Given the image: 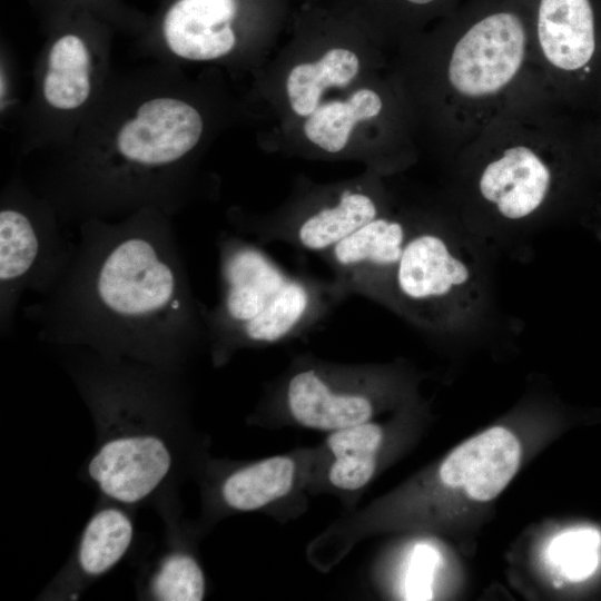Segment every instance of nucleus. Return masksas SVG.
<instances>
[{
	"instance_id": "obj_1",
	"label": "nucleus",
	"mask_w": 601,
	"mask_h": 601,
	"mask_svg": "<svg viewBox=\"0 0 601 601\" xmlns=\"http://www.w3.org/2000/svg\"><path fill=\"white\" fill-rule=\"evenodd\" d=\"M31 312L46 341L158 368L207 343L203 305L156 207L118 224L83 223L63 276Z\"/></svg>"
},
{
	"instance_id": "obj_2",
	"label": "nucleus",
	"mask_w": 601,
	"mask_h": 601,
	"mask_svg": "<svg viewBox=\"0 0 601 601\" xmlns=\"http://www.w3.org/2000/svg\"><path fill=\"white\" fill-rule=\"evenodd\" d=\"M219 297L203 305L214 363L243 348L283 343L323 323L344 300L331 278L289 273L254 240L223 234L217 240Z\"/></svg>"
},
{
	"instance_id": "obj_3",
	"label": "nucleus",
	"mask_w": 601,
	"mask_h": 601,
	"mask_svg": "<svg viewBox=\"0 0 601 601\" xmlns=\"http://www.w3.org/2000/svg\"><path fill=\"white\" fill-rule=\"evenodd\" d=\"M204 122L199 111L175 97L141 104L118 128L112 146L96 165L102 185L138 188L179 164L199 142Z\"/></svg>"
},
{
	"instance_id": "obj_4",
	"label": "nucleus",
	"mask_w": 601,
	"mask_h": 601,
	"mask_svg": "<svg viewBox=\"0 0 601 601\" xmlns=\"http://www.w3.org/2000/svg\"><path fill=\"white\" fill-rule=\"evenodd\" d=\"M384 380L374 366L336 364L305 355L296 358L270 390V398L297 424L337 431L371 421Z\"/></svg>"
},
{
	"instance_id": "obj_5",
	"label": "nucleus",
	"mask_w": 601,
	"mask_h": 601,
	"mask_svg": "<svg viewBox=\"0 0 601 601\" xmlns=\"http://www.w3.org/2000/svg\"><path fill=\"white\" fill-rule=\"evenodd\" d=\"M23 207L0 210V318L1 329L11 326L26 290L48 295L63 276L75 246L57 225Z\"/></svg>"
},
{
	"instance_id": "obj_6",
	"label": "nucleus",
	"mask_w": 601,
	"mask_h": 601,
	"mask_svg": "<svg viewBox=\"0 0 601 601\" xmlns=\"http://www.w3.org/2000/svg\"><path fill=\"white\" fill-rule=\"evenodd\" d=\"M304 203L268 217L243 221L239 231L262 246L283 244L322 256L382 215L377 199L363 186H345Z\"/></svg>"
},
{
	"instance_id": "obj_7",
	"label": "nucleus",
	"mask_w": 601,
	"mask_h": 601,
	"mask_svg": "<svg viewBox=\"0 0 601 601\" xmlns=\"http://www.w3.org/2000/svg\"><path fill=\"white\" fill-rule=\"evenodd\" d=\"M408 229L400 219L381 215L321 256L343 300L357 295L390 305L395 272L413 234Z\"/></svg>"
},
{
	"instance_id": "obj_8",
	"label": "nucleus",
	"mask_w": 601,
	"mask_h": 601,
	"mask_svg": "<svg viewBox=\"0 0 601 601\" xmlns=\"http://www.w3.org/2000/svg\"><path fill=\"white\" fill-rule=\"evenodd\" d=\"M524 28L515 14L489 16L456 43L450 61V81L465 96L493 93L515 76L524 57Z\"/></svg>"
},
{
	"instance_id": "obj_9",
	"label": "nucleus",
	"mask_w": 601,
	"mask_h": 601,
	"mask_svg": "<svg viewBox=\"0 0 601 601\" xmlns=\"http://www.w3.org/2000/svg\"><path fill=\"white\" fill-rule=\"evenodd\" d=\"M469 278L466 264L452 253L442 235L413 233L397 265L388 306L426 326L435 308Z\"/></svg>"
},
{
	"instance_id": "obj_10",
	"label": "nucleus",
	"mask_w": 601,
	"mask_h": 601,
	"mask_svg": "<svg viewBox=\"0 0 601 601\" xmlns=\"http://www.w3.org/2000/svg\"><path fill=\"white\" fill-rule=\"evenodd\" d=\"M171 466V450L160 435L124 431L99 445L88 462L87 473L105 496L135 504L161 485Z\"/></svg>"
},
{
	"instance_id": "obj_11",
	"label": "nucleus",
	"mask_w": 601,
	"mask_h": 601,
	"mask_svg": "<svg viewBox=\"0 0 601 601\" xmlns=\"http://www.w3.org/2000/svg\"><path fill=\"white\" fill-rule=\"evenodd\" d=\"M249 6L250 0H169L159 17V33L179 58L218 59L235 48Z\"/></svg>"
},
{
	"instance_id": "obj_12",
	"label": "nucleus",
	"mask_w": 601,
	"mask_h": 601,
	"mask_svg": "<svg viewBox=\"0 0 601 601\" xmlns=\"http://www.w3.org/2000/svg\"><path fill=\"white\" fill-rule=\"evenodd\" d=\"M521 454L518 437L503 426H494L456 446L442 462L439 477L444 486L486 502L513 479Z\"/></svg>"
},
{
	"instance_id": "obj_13",
	"label": "nucleus",
	"mask_w": 601,
	"mask_h": 601,
	"mask_svg": "<svg viewBox=\"0 0 601 601\" xmlns=\"http://www.w3.org/2000/svg\"><path fill=\"white\" fill-rule=\"evenodd\" d=\"M538 33L546 59L564 71L592 73L598 50L595 16L590 0H541Z\"/></svg>"
},
{
	"instance_id": "obj_14",
	"label": "nucleus",
	"mask_w": 601,
	"mask_h": 601,
	"mask_svg": "<svg viewBox=\"0 0 601 601\" xmlns=\"http://www.w3.org/2000/svg\"><path fill=\"white\" fill-rule=\"evenodd\" d=\"M550 171L529 148L519 146L504 151L484 169L480 179L482 196L509 219L532 214L544 200L550 187Z\"/></svg>"
},
{
	"instance_id": "obj_15",
	"label": "nucleus",
	"mask_w": 601,
	"mask_h": 601,
	"mask_svg": "<svg viewBox=\"0 0 601 601\" xmlns=\"http://www.w3.org/2000/svg\"><path fill=\"white\" fill-rule=\"evenodd\" d=\"M92 58L85 37L76 27L63 29L52 41L42 79L48 106L69 111L88 100L92 88Z\"/></svg>"
},
{
	"instance_id": "obj_16",
	"label": "nucleus",
	"mask_w": 601,
	"mask_h": 601,
	"mask_svg": "<svg viewBox=\"0 0 601 601\" xmlns=\"http://www.w3.org/2000/svg\"><path fill=\"white\" fill-rule=\"evenodd\" d=\"M296 461L276 455L235 470L220 487L225 504L236 511H255L287 495L296 479Z\"/></svg>"
},
{
	"instance_id": "obj_17",
	"label": "nucleus",
	"mask_w": 601,
	"mask_h": 601,
	"mask_svg": "<svg viewBox=\"0 0 601 601\" xmlns=\"http://www.w3.org/2000/svg\"><path fill=\"white\" fill-rule=\"evenodd\" d=\"M383 440L382 427L371 421L332 432L327 439L333 456L329 483L345 491L365 486L376 471Z\"/></svg>"
},
{
	"instance_id": "obj_18",
	"label": "nucleus",
	"mask_w": 601,
	"mask_h": 601,
	"mask_svg": "<svg viewBox=\"0 0 601 601\" xmlns=\"http://www.w3.org/2000/svg\"><path fill=\"white\" fill-rule=\"evenodd\" d=\"M358 71V57L345 48H333L316 61L296 65L286 79V92L293 111L308 117L321 105L326 89L347 86Z\"/></svg>"
},
{
	"instance_id": "obj_19",
	"label": "nucleus",
	"mask_w": 601,
	"mask_h": 601,
	"mask_svg": "<svg viewBox=\"0 0 601 601\" xmlns=\"http://www.w3.org/2000/svg\"><path fill=\"white\" fill-rule=\"evenodd\" d=\"M134 536V524L117 508L98 510L81 534L77 563L81 573L97 578L111 570L127 553Z\"/></svg>"
},
{
	"instance_id": "obj_20",
	"label": "nucleus",
	"mask_w": 601,
	"mask_h": 601,
	"mask_svg": "<svg viewBox=\"0 0 601 601\" xmlns=\"http://www.w3.org/2000/svg\"><path fill=\"white\" fill-rule=\"evenodd\" d=\"M380 96L366 88L352 92L345 100L321 104L304 122V134L315 146L328 154H338L348 144L354 126L380 114Z\"/></svg>"
},
{
	"instance_id": "obj_21",
	"label": "nucleus",
	"mask_w": 601,
	"mask_h": 601,
	"mask_svg": "<svg viewBox=\"0 0 601 601\" xmlns=\"http://www.w3.org/2000/svg\"><path fill=\"white\" fill-rule=\"evenodd\" d=\"M149 590L156 600L199 601L205 595L206 580L195 558L175 552L160 562L150 580Z\"/></svg>"
},
{
	"instance_id": "obj_22",
	"label": "nucleus",
	"mask_w": 601,
	"mask_h": 601,
	"mask_svg": "<svg viewBox=\"0 0 601 601\" xmlns=\"http://www.w3.org/2000/svg\"><path fill=\"white\" fill-rule=\"evenodd\" d=\"M599 535L592 530H577L556 536L549 549L551 562L570 580H583L598 564Z\"/></svg>"
},
{
	"instance_id": "obj_23",
	"label": "nucleus",
	"mask_w": 601,
	"mask_h": 601,
	"mask_svg": "<svg viewBox=\"0 0 601 601\" xmlns=\"http://www.w3.org/2000/svg\"><path fill=\"white\" fill-rule=\"evenodd\" d=\"M436 564L437 553L433 548L426 544H420L414 549L405 579L407 599H430L432 595L431 584Z\"/></svg>"
},
{
	"instance_id": "obj_24",
	"label": "nucleus",
	"mask_w": 601,
	"mask_h": 601,
	"mask_svg": "<svg viewBox=\"0 0 601 601\" xmlns=\"http://www.w3.org/2000/svg\"><path fill=\"white\" fill-rule=\"evenodd\" d=\"M50 2H69L77 3L83 7H92L97 9L114 8V0H50Z\"/></svg>"
},
{
	"instance_id": "obj_25",
	"label": "nucleus",
	"mask_w": 601,
	"mask_h": 601,
	"mask_svg": "<svg viewBox=\"0 0 601 601\" xmlns=\"http://www.w3.org/2000/svg\"><path fill=\"white\" fill-rule=\"evenodd\" d=\"M405 1L412 4L423 6V4H428L436 0H405Z\"/></svg>"
}]
</instances>
